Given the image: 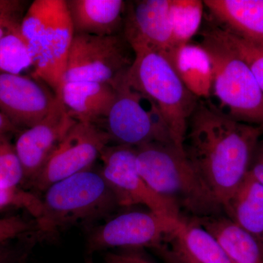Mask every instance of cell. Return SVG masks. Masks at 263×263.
<instances>
[{"label":"cell","mask_w":263,"mask_h":263,"mask_svg":"<svg viewBox=\"0 0 263 263\" xmlns=\"http://www.w3.org/2000/svg\"><path fill=\"white\" fill-rule=\"evenodd\" d=\"M200 44L212 60V92L219 109L238 122L263 129V93L248 65L215 24L202 31Z\"/></svg>","instance_id":"5b68a950"},{"label":"cell","mask_w":263,"mask_h":263,"mask_svg":"<svg viewBox=\"0 0 263 263\" xmlns=\"http://www.w3.org/2000/svg\"><path fill=\"white\" fill-rule=\"evenodd\" d=\"M8 209H24L37 221L42 214V200L34 192L20 186L0 187V212Z\"/></svg>","instance_id":"cb8c5ba5"},{"label":"cell","mask_w":263,"mask_h":263,"mask_svg":"<svg viewBox=\"0 0 263 263\" xmlns=\"http://www.w3.org/2000/svg\"><path fill=\"white\" fill-rule=\"evenodd\" d=\"M170 63L186 89L197 98L207 100L213 88V67L209 53L200 43L178 48Z\"/></svg>","instance_id":"44dd1931"},{"label":"cell","mask_w":263,"mask_h":263,"mask_svg":"<svg viewBox=\"0 0 263 263\" xmlns=\"http://www.w3.org/2000/svg\"><path fill=\"white\" fill-rule=\"evenodd\" d=\"M135 60L124 81L155 103L174 144L183 150L189 119L200 99L183 85L163 56L147 48H136Z\"/></svg>","instance_id":"277c9868"},{"label":"cell","mask_w":263,"mask_h":263,"mask_svg":"<svg viewBox=\"0 0 263 263\" xmlns=\"http://www.w3.org/2000/svg\"><path fill=\"white\" fill-rule=\"evenodd\" d=\"M20 131L0 111V135H12Z\"/></svg>","instance_id":"836d02e7"},{"label":"cell","mask_w":263,"mask_h":263,"mask_svg":"<svg viewBox=\"0 0 263 263\" xmlns=\"http://www.w3.org/2000/svg\"><path fill=\"white\" fill-rule=\"evenodd\" d=\"M74 34L66 0H56L51 21L33 51L32 76L46 83L57 97L63 84Z\"/></svg>","instance_id":"4fadbf2b"},{"label":"cell","mask_w":263,"mask_h":263,"mask_svg":"<svg viewBox=\"0 0 263 263\" xmlns=\"http://www.w3.org/2000/svg\"><path fill=\"white\" fill-rule=\"evenodd\" d=\"M104 179L120 208L141 205L158 215L172 219L182 216L179 207L155 193L141 177L133 147L109 144L100 156Z\"/></svg>","instance_id":"ba28073f"},{"label":"cell","mask_w":263,"mask_h":263,"mask_svg":"<svg viewBox=\"0 0 263 263\" xmlns=\"http://www.w3.org/2000/svg\"><path fill=\"white\" fill-rule=\"evenodd\" d=\"M248 173L263 185V139L259 141L256 148Z\"/></svg>","instance_id":"f1b7e54d"},{"label":"cell","mask_w":263,"mask_h":263,"mask_svg":"<svg viewBox=\"0 0 263 263\" xmlns=\"http://www.w3.org/2000/svg\"><path fill=\"white\" fill-rule=\"evenodd\" d=\"M84 263H95V262H94V260H93V259L91 258V257H89V258L86 259V260H85Z\"/></svg>","instance_id":"d590c367"},{"label":"cell","mask_w":263,"mask_h":263,"mask_svg":"<svg viewBox=\"0 0 263 263\" xmlns=\"http://www.w3.org/2000/svg\"><path fill=\"white\" fill-rule=\"evenodd\" d=\"M27 3L21 0H0V14L24 15Z\"/></svg>","instance_id":"4dcf8cb0"},{"label":"cell","mask_w":263,"mask_h":263,"mask_svg":"<svg viewBox=\"0 0 263 263\" xmlns=\"http://www.w3.org/2000/svg\"><path fill=\"white\" fill-rule=\"evenodd\" d=\"M35 221H29L20 216L0 218V247L15 238L29 233H35Z\"/></svg>","instance_id":"4316f807"},{"label":"cell","mask_w":263,"mask_h":263,"mask_svg":"<svg viewBox=\"0 0 263 263\" xmlns=\"http://www.w3.org/2000/svg\"><path fill=\"white\" fill-rule=\"evenodd\" d=\"M34 65V58L21 31L0 39V71L21 74Z\"/></svg>","instance_id":"603a6c76"},{"label":"cell","mask_w":263,"mask_h":263,"mask_svg":"<svg viewBox=\"0 0 263 263\" xmlns=\"http://www.w3.org/2000/svg\"><path fill=\"white\" fill-rule=\"evenodd\" d=\"M165 243L185 263H232L219 242L192 216H181Z\"/></svg>","instance_id":"ac0fdd59"},{"label":"cell","mask_w":263,"mask_h":263,"mask_svg":"<svg viewBox=\"0 0 263 263\" xmlns=\"http://www.w3.org/2000/svg\"><path fill=\"white\" fill-rule=\"evenodd\" d=\"M180 219H169L149 210L122 213L90 228L86 251L91 254L116 248L152 249L166 241Z\"/></svg>","instance_id":"9c48e42d"},{"label":"cell","mask_w":263,"mask_h":263,"mask_svg":"<svg viewBox=\"0 0 263 263\" xmlns=\"http://www.w3.org/2000/svg\"><path fill=\"white\" fill-rule=\"evenodd\" d=\"M109 144L110 138L103 128L91 123L76 122L53 152L31 188L43 193L57 181L91 169Z\"/></svg>","instance_id":"30bf717a"},{"label":"cell","mask_w":263,"mask_h":263,"mask_svg":"<svg viewBox=\"0 0 263 263\" xmlns=\"http://www.w3.org/2000/svg\"><path fill=\"white\" fill-rule=\"evenodd\" d=\"M136 151L138 172L157 195L193 217L222 214L202 186L184 150L172 142H152Z\"/></svg>","instance_id":"3957f363"},{"label":"cell","mask_w":263,"mask_h":263,"mask_svg":"<svg viewBox=\"0 0 263 263\" xmlns=\"http://www.w3.org/2000/svg\"><path fill=\"white\" fill-rule=\"evenodd\" d=\"M103 263H122L117 258L114 252H108L105 254Z\"/></svg>","instance_id":"e575fe53"},{"label":"cell","mask_w":263,"mask_h":263,"mask_svg":"<svg viewBox=\"0 0 263 263\" xmlns=\"http://www.w3.org/2000/svg\"><path fill=\"white\" fill-rule=\"evenodd\" d=\"M219 28L228 44L248 65L263 93V46L249 43Z\"/></svg>","instance_id":"484cf974"},{"label":"cell","mask_w":263,"mask_h":263,"mask_svg":"<svg viewBox=\"0 0 263 263\" xmlns=\"http://www.w3.org/2000/svg\"><path fill=\"white\" fill-rule=\"evenodd\" d=\"M42 193V214L35 221L39 238L72 226H89L120 208L100 171L92 169L57 181Z\"/></svg>","instance_id":"7a4b0ae2"},{"label":"cell","mask_w":263,"mask_h":263,"mask_svg":"<svg viewBox=\"0 0 263 263\" xmlns=\"http://www.w3.org/2000/svg\"><path fill=\"white\" fill-rule=\"evenodd\" d=\"M170 6L171 0H138L127 3L124 34L133 49L147 48L171 62L174 49Z\"/></svg>","instance_id":"5bb4252c"},{"label":"cell","mask_w":263,"mask_h":263,"mask_svg":"<svg viewBox=\"0 0 263 263\" xmlns=\"http://www.w3.org/2000/svg\"><path fill=\"white\" fill-rule=\"evenodd\" d=\"M203 3L217 27L263 46V0H205Z\"/></svg>","instance_id":"e0dca14e"},{"label":"cell","mask_w":263,"mask_h":263,"mask_svg":"<svg viewBox=\"0 0 263 263\" xmlns=\"http://www.w3.org/2000/svg\"><path fill=\"white\" fill-rule=\"evenodd\" d=\"M24 15L0 14V39L21 31V23Z\"/></svg>","instance_id":"83f0119b"},{"label":"cell","mask_w":263,"mask_h":263,"mask_svg":"<svg viewBox=\"0 0 263 263\" xmlns=\"http://www.w3.org/2000/svg\"><path fill=\"white\" fill-rule=\"evenodd\" d=\"M223 213L263 249V185L249 173L230 197Z\"/></svg>","instance_id":"ffe728a7"},{"label":"cell","mask_w":263,"mask_h":263,"mask_svg":"<svg viewBox=\"0 0 263 263\" xmlns=\"http://www.w3.org/2000/svg\"><path fill=\"white\" fill-rule=\"evenodd\" d=\"M59 102L41 79L0 71V111L19 131L42 122Z\"/></svg>","instance_id":"8fae6325"},{"label":"cell","mask_w":263,"mask_h":263,"mask_svg":"<svg viewBox=\"0 0 263 263\" xmlns=\"http://www.w3.org/2000/svg\"><path fill=\"white\" fill-rule=\"evenodd\" d=\"M152 249L164 263H184L171 252L166 243H160Z\"/></svg>","instance_id":"1f68e13d"},{"label":"cell","mask_w":263,"mask_h":263,"mask_svg":"<svg viewBox=\"0 0 263 263\" xmlns=\"http://www.w3.org/2000/svg\"><path fill=\"white\" fill-rule=\"evenodd\" d=\"M135 60V52L124 33L111 36L75 34L63 83L93 81L117 89Z\"/></svg>","instance_id":"8992f818"},{"label":"cell","mask_w":263,"mask_h":263,"mask_svg":"<svg viewBox=\"0 0 263 263\" xmlns=\"http://www.w3.org/2000/svg\"><path fill=\"white\" fill-rule=\"evenodd\" d=\"M262 136V127L238 122L210 102L199 100L189 119L183 150L221 212L248 174Z\"/></svg>","instance_id":"6da1fadb"},{"label":"cell","mask_w":263,"mask_h":263,"mask_svg":"<svg viewBox=\"0 0 263 263\" xmlns=\"http://www.w3.org/2000/svg\"><path fill=\"white\" fill-rule=\"evenodd\" d=\"M204 8L203 1L200 0H171L170 19L174 53L178 48L190 43L198 32Z\"/></svg>","instance_id":"7402d4cb"},{"label":"cell","mask_w":263,"mask_h":263,"mask_svg":"<svg viewBox=\"0 0 263 263\" xmlns=\"http://www.w3.org/2000/svg\"><path fill=\"white\" fill-rule=\"evenodd\" d=\"M101 127L110 144L136 148L152 142H172L155 103L124 79L117 86V98Z\"/></svg>","instance_id":"52a82bcc"},{"label":"cell","mask_w":263,"mask_h":263,"mask_svg":"<svg viewBox=\"0 0 263 263\" xmlns=\"http://www.w3.org/2000/svg\"><path fill=\"white\" fill-rule=\"evenodd\" d=\"M76 122L60 100L42 122L18 133L14 145L23 172L22 186L32 187L53 152Z\"/></svg>","instance_id":"7c38bea8"},{"label":"cell","mask_w":263,"mask_h":263,"mask_svg":"<svg viewBox=\"0 0 263 263\" xmlns=\"http://www.w3.org/2000/svg\"><path fill=\"white\" fill-rule=\"evenodd\" d=\"M10 135H0V187L22 186L23 172Z\"/></svg>","instance_id":"d4e9b609"},{"label":"cell","mask_w":263,"mask_h":263,"mask_svg":"<svg viewBox=\"0 0 263 263\" xmlns=\"http://www.w3.org/2000/svg\"><path fill=\"white\" fill-rule=\"evenodd\" d=\"M115 254L122 263H155L146 257L141 249H124Z\"/></svg>","instance_id":"f546056e"},{"label":"cell","mask_w":263,"mask_h":263,"mask_svg":"<svg viewBox=\"0 0 263 263\" xmlns=\"http://www.w3.org/2000/svg\"><path fill=\"white\" fill-rule=\"evenodd\" d=\"M75 34L111 36L124 33L127 3L122 0H66Z\"/></svg>","instance_id":"2e32d148"},{"label":"cell","mask_w":263,"mask_h":263,"mask_svg":"<svg viewBox=\"0 0 263 263\" xmlns=\"http://www.w3.org/2000/svg\"><path fill=\"white\" fill-rule=\"evenodd\" d=\"M17 250L6 245L0 247V263H13L18 257Z\"/></svg>","instance_id":"d6a6232c"},{"label":"cell","mask_w":263,"mask_h":263,"mask_svg":"<svg viewBox=\"0 0 263 263\" xmlns=\"http://www.w3.org/2000/svg\"><path fill=\"white\" fill-rule=\"evenodd\" d=\"M193 218L219 242L232 263H263L258 242L224 214Z\"/></svg>","instance_id":"d6986e66"},{"label":"cell","mask_w":263,"mask_h":263,"mask_svg":"<svg viewBox=\"0 0 263 263\" xmlns=\"http://www.w3.org/2000/svg\"><path fill=\"white\" fill-rule=\"evenodd\" d=\"M117 98L111 85L93 81L63 83L58 98L67 114L78 122L102 127Z\"/></svg>","instance_id":"9a60e30c"}]
</instances>
